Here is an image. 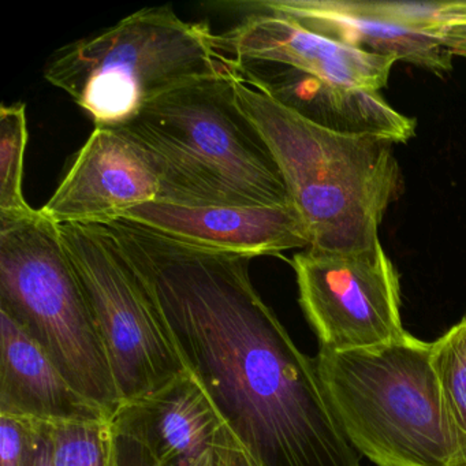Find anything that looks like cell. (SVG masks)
<instances>
[{
    "mask_svg": "<svg viewBox=\"0 0 466 466\" xmlns=\"http://www.w3.org/2000/svg\"><path fill=\"white\" fill-rule=\"evenodd\" d=\"M157 302L185 368L258 466H360L315 359L250 279V258L105 223Z\"/></svg>",
    "mask_w": 466,
    "mask_h": 466,
    "instance_id": "1",
    "label": "cell"
},
{
    "mask_svg": "<svg viewBox=\"0 0 466 466\" xmlns=\"http://www.w3.org/2000/svg\"><path fill=\"white\" fill-rule=\"evenodd\" d=\"M236 103L266 143L309 248L359 252L380 244L379 228L400 187L392 141L319 127L245 80H233Z\"/></svg>",
    "mask_w": 466,
    "mask_h": 466,
    "instance_id": "2",
    "label": "cell"
},
{
    "mask_svg": "<svg viewBox=\"0 0 466 466\" xmlns=\"http://www.w3.org/2000/svg\"><path fill=\"white\" fill-rule=\"evenodd\" d=\"M237 73L170 92L116 127L154 166L159 201L189 207L293 206L266 143L237 106Z\"/></svg>",
    "mask_w": 466,
    "mask_h": 466,
    "instance_id": "3",
    "label": "cell"
},
{
    "mask_svg": "<svg viewBox=\"0 0 466 466\" xmlns=\"http://www.w3.org/2000/svg\"><path fill=\"white\" fill-rule=\"evenodd\" d=\"M432 343L406 334L364 350L320 348L315 359L329 406L357 452L376 466H466L433 370Z\"/></svg>",
    "mask_w": 466,
    "mask_h": 466,
    "instance_id": "4",
    "label": "cell"
},
{
    "mask_svg": "<svg viewBox=\"0 0 466 466\" xmlns=\"http://www.w3.org/2000/svg\"><path fill=\"white\" fill-rule=\"evenodd\" d=\"M238 64L207 24L171 7H147L56 51L45 78L89 114L95 127H121L147 105L184 86L233 76Z\"/></svg>",
    "mask_w": 466,
    "mask_h": 466,
    "instance_id": "5",
    "label": "cell"
},
{
    "mask_svg": "<svg viewBox=\"0 0 466 466\" xmlns=\"http://www.w3.org/2000/svg\"><path fill=\"white\" fill-rule=\"evenodd\" d=\"M0 312L15 319L86 400L122 405L102 335L62 241L40 209L0 219Z\"/></svg>",
    "mask_w": 466,
    "mask_h": 466,
    "instance_id": "6",
    "label": "cell"
},
{
    "mask_svg": "<svg viewBox=\"0 0 466 466\" xmlns=\"http://www.w3.org/2000/svg\"><path fill=\"white\" fill-rule=\"evenodd\" d=\"M102 335L121 402L159 391L187 372L165 319L103 225H58Z\"/></svg>",
    "mask_w": 466,
    "mask_h": 466,
    "instance_id": "7",
    "label": "cell"
},
{
    "mask_svg": "<svg viewBox=\"0 0 466 466\" xmlns=\"http://www.w3.org/2000/svg\"><path fill=\"white\" fill-rule=\"evenodd\" d=\"M299 304L320 348H380L405 337L400 278L381 244L359 252L308 248L293 258Z\"/></svg>",
    "mask_w": 466,
    "mask_h": 466,
    "instance_id": "8",
    "label": "cell"
},
{
    "mask_svg": "<svg viewBox=\"0 0 466 466\" xmlns=\"http://www.w3.org/2000/svg\"><path fill=\"white\" fill-rule=\"evenodd\" d=\"M118 466H225L236 436L187 370L111 417Z\"/></svg>",
    "mask_w": 466,
    "mask_h": 466,
    "instance_id": "9",
    "label": "cell"
},
{
    "mask_svg": "<svg viewBox=\"0 0 466 466\" xmlns=\"http://www.w3.org/2000/svg\"><path fill=\"white\" fill-rule=\"evenodd\" d=\"M159 200V177L143 149L116 127H95L40 211L56 225H105Z\"/></svg>",
    "mask_w": 466,
    "mask_h": 466,
    "instance_id": "10",
    "label": "cell"
},
{
    "mask_svg": "<svg viewBox=\"0 0 466 466\" xmlns=\"http://www.w3.org/2000/svg\"><path fill=\"white\" fill-rule=\"evenodd\" d=\"M236 6L247 15L220 34L223 50L236 61L285 65L335 86L362 91L379 92L389 84L397 59L343 45L248 2Z\"/></svg>",
    "mask_w": 466,
    "mask_h": 466,
    "instance_id": "11",
    "label": "cell"
},
{
    "mask_svg": "<svg viewBox=\"0 0 466 466\" xmlns=\"http://www.w3.org/2000/svg\"><path fill=\"white\" fill-rule=\"evenodd\" d=\"M118 219L182 244L250 258L309 248L304 223L293 206L189 207L149 201Z\"/></svg>",
    "mask_w": 466,
    "mask_h": 466,
    "instance_id": "12",
    "label": "cell"
},
{
    "mask_svg": "<svg viewBox=\"0 0 466 466\" xmlns=\"http://www.w3.org/2000/svg\"><path fill=\"white\" fill-rule=\"evenodd\" d=\"M245 80L308 121L342 135H373L408 143L416 121L394 110L379 92L335 86L308 73L269 62H239Z\"/></svg>",
    "mask_w": 466,
    "mask_h": 466,
    "instance_id": "13",
    "label": "cell"
},
{
    "mask_svg": "<svg viewBox=\"0 0 466 466\" xmlns=\"http://www.w3.org/2000/svg\"><path fill=\"white\" fill-rule=\"evenodd\" d=\"M0 414L48 422L113 417L81 395L28 332L5 312H0Z\"/></svg>",
    "mask_w": 466,
    "mask_h": 466,
    "instance_id": "14",
    "label": "cell"
},
{
    "mask_svg": "<svg viewBox=\"0 0 466 466\" xmlns=\"http://www.w3.org/2000/svg\"><path fill=\"white\" fill-rule=\"evenodd\" d=\"M256 9L293 18L309 31L367 53L394 58L438 76L452 70L449 50L400 26L345 9L339 0H261Z\"/></svg>",
    "mask_w": 466,
    "mask_h": 466,
    "instance_id": "15",
    "label": "cell"
},
{
    "mask_svg": "<svg viewBox=\"0 0 466 466\" xmlns=\"http://www.w3.org/2000/svg\"><path fill=\"white\" fill-rule=\"evenodd\" d=\"M345 9L384 21L427 37L466 58V0L451 2H392V0H339Z\"/></svg>",
    "mask_w": 466,
    "mask_h": 466,
    "instance_id": "16",
    "label": "cell"
},
{
    "mask_svg": "<svg viewBox=\"0 0 466 466\" xmlns=\"http://www.w3.org/2000/svg\"><path fill=\"white\" fill-rule=\"evenodd\" d=\"M26 105L23 102L0 108V219L34 214L24 196V162L28 146Z\"/></svg>",
    "mask_w": 466,
    "mask_h": 466,
    "instance_id": "17",
    "label": "cell"
},
{
    "mask_svg": "<svg viewBox=\"0 0 466 466\" xmlns=\"http://www.w3.org/2000/svg\"><path fill=\"white\" fill-rule=\"evenodd\" d=\"M54 465L118 466L111 419L51 422Z\"/></svg>",
    "mask_w": 466,
    "mask_h": 466,
    "instance_id": "18",
    "label": "cell"
},
{
    "mask_svg": "<svg viewBox=\"0 0 466 466\" xmlns=\"http://www.w3.org/2000/svg\"><path fill=\"white\" fill-rule=\"evenodd\" d=\"M431 361L447 410L466 439V318L432 343Z\"/></svg>",
    "mask_w": 466,
    "mask_h": 466,
    "instance_id": "19",
    "label": "cell"
},
{
    "mask_svg": "<svg viewBox=\"0 0 466 466\" xmlns=\"http://www.w3.org/2000/svg\"><path fill=\"white\" fill-rule=\"evenodd\" d=\"M46 421L0 414V466H32Z\"/></svg>",
    "mask_w": 466,
    "mask_h": 466,
    "instance_id": "20",
    "label": "cell"
},
{
    "mask_svg": "<svg viewBox=\"0 0 466 466\" xmlns=\"http://www.w3.org/2000/svg\"><path fill=\"white\" fill-rule=\"evenodd\" d=\"M32 466H56L54 465L53 436H51V422L46 421L37 444L36 455H35Z\"/></svg>",
    "mask_w": 466,
    "mask_h": 466,
    "instance_id": "21",
    "label": "cell"
},
{
    "mask_svg": "<svg viewBox=\"0 0 466 466\" xmlns=\"http://www.w3.org/2000/svg\"><path fill=\"white\" fill-rule=\"evenodd\" d=\"M225 466H258L249 452L245 447L237 441L236 438L231 441L228 450V457H226Z\"/></svg>",
    "mask_w": 466,
    "mask_h": 466,
    "instance_id": "22",
    "label": "cell"
}]
</instances>
